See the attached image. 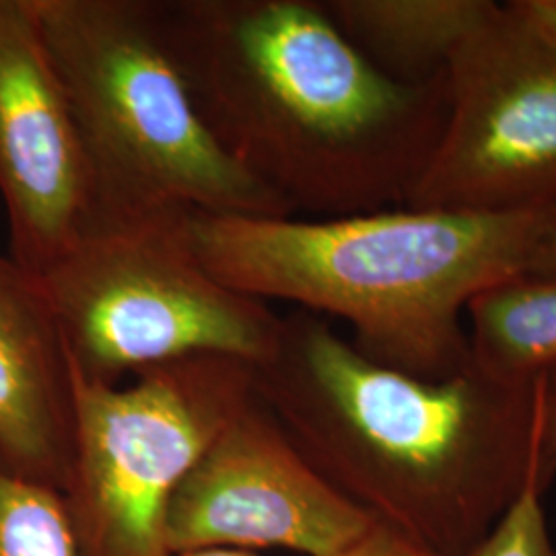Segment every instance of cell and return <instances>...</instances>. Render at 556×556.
<instances>
[{"instance_id":"1","label":"cell","mask_w":556,"mask_h":556,"mask_svg":"<svg viewBox=\"0 0 556 556\" xmlns=\"http://www.w3.org/2000/svg\"><path fill=\"white\" fill-rule=\"evenodd\" d=\"M254 392L342 497L439 555H470L532 480L556 477L540 379L501 383L472 365L413 378L303 309L280 318Z\"/></svg>"},{"instance_id":"2","label":"cell","mask_w":556,"mask_h":556,"mask_svg":"<svg viewBox=\"0 0 556 556\" xmlns=\"http://www.w3.org/2000/svg\"><path fill=\"white\" fill-rule=\"evenodd\" d=\"M163 11L204 126L293 213L408 204L447 119V75L390 79L321 0H163Z\"/></svg>"},{"instance_id":"3","label":"cell","mask_w":556,"mask_h":556,"mask_svg":"<svg viewBox=\"0 0 556 556\" xmlns=\"http://www.w3.org/2000/svg\"><path fill=\"white\" fill-rule=\"evenodd\" d=\"M553 213L402 206L295 220L188 211L181 231L227 287L340 319L363 357L438 381L470 365L466 305L489 285L528 270Z\"/></svg>"},{"instance_id":"4","label":"cell","mask_w":556,"mask_h":556,"mask_svg":"<svg viewBox=\"0 0 556 556\" xmlns=\"http://www.w3.org/2000/svg\"><path fill=\"white\" fill-rule=\"evenodd\" d=\"M29 9L91 157L103 217H293L204 126L163 0H29Z\"/></svg>"},{"instance_id":"5","label":"cell","mask_w":556,"mask_h":556,"mask_svg":"<svg viewBox=\"0 0 556 556\" xmlns=\"http://www.w3.org/2000/svg\"><path fill=\"white\" fill-rule=\"evenodd\" d=\"M184 215L103 217L38 277L80 378L118 386L192 355L258 367L275 351L282 316L200 264L186 245Z\"/></svg>"},{"instance_id":"6","label":"cell","mask_w":556,"mask_h":556,"mask_svg":"<svg viewBox=\"0 0 556 556\" xmlns=\"http://www.w3.org/2000/svg\"><path fill=\"white\" fill-rule=\"evenodd\" d=\"M71 371L75 441L62 503L77 556H169V503L256 397L254 367L192 355L142 369L126 386Z\"/></svg>"},{"instance_id":"7","label":"cell","mask_w":556,"mask_h":556,"mask_svg":"<svg viewBox=\"0 0 556 556\" xmlns=\"http://www.w3.org/2000/svg\"><path fill=\"white\" fill-rule=\"evenodd\" d=\"M450 108L408 208H556V48L498 2L447 66Z\"/></svg>"},{"instance_id":"8","label":"cell","mask_w":556,"mask_h":556,"mask_svg":"<svg viewBox=\"0 0 556 556\" xmlns=\"http://www.w3.org/2000/svg\"><path fill=\"white\" fill-rule=\"evenodd\" d=\"M371 523L254 397L179 484L167 509L165 546L169 556L258 548L337 556Z\"/></svg>"},{"instance_id":"9","label":"cell","mask_w":556,"mask_h":556,"mask_svg":"<svg viewBox=\"0 0 556 556\" xmlns=\"http://www.w3.org/2000/svg\"><path fill=\"white\" fill-rule=\"evenodd\" d=\"M0 199L11 258L36 277L103 219L91 157L29 0H0Z\"/></svg>"},{"instance_id":"10","label":"cell","mask_w":556,"mask_h":556,"mask_svg":"<svg viewBox=\"0 0 556 556\" xmlns=\"http://www.w3.org/2000/svg\"><path fill=\"white\" fill-rule=\"evenodd\" d=\"M75 441L66 342L40 278L0 256V470L62 495Z\"/></svg>"},{"instance_id":"11","label":"cell","mask_w":556,"mask_h":556,"mask_svg":"<svg viewBox=\"0 0 556 556\" xmlns=\"http://www.w3.org/2000/svg\"><path fill=\"white\" fill-rule=\"evenodd\" d=\"M338 29L404 85L447 75L457 48L495 11L493 0H321Z\"/></svg>"},{"instance_id":"12","label":"cell","mask_w":556,"mask_h":556,"mask_svg":"<svg viewBox=\"0 0 556 556\" xmlns=\"http://www.w3.org/2000/svg\"><path fill=\"white\" fill-rule=\"evenodd\" d=\"M470 365L501 383L532 386L556 369V277L519 273L466 305Z\"/></svg>"},{"instance_id":"13","label":"cell","mask_w":556,"mask_h":556,"mask_svg":"<svg viewBox=\"0 0 556 556\" xmlns=\"http://www.w3.org/2000/svg\"><path fill=\"white\" fill-rule=\"evenodd\" d=\"M0 556H77L60 493L0 470Z\"/></svg>"},{"instance_id":"14","label":"cell","mask_w":556,"mask_h":556,"mask_svg":"<svg viewBox=\"0 0 556 556\" xmlns=\"http://www.w3.org/2000/svg\"><path fill=\"white\" fill-rule=\"evenodd\" d=\"M546 491V482L532 480L468 556H556V542L544 511Z\"/></svg>"},{"instance_id":"15","label":"cell","mask_w":556,"mask_h":556,"mask_svg":"<svg viewBox=\"0 0 556 556\" xmlns=\"http://www.w3.org/2000/svg\"><path fill=\"white\" fill-rule=\"evenodd\" d=\"M337 556H443L404 536L396 530L374 521L371 528Z\"/></svg>"},{"instance_id":"16","label":"cell","mask_w":556,"mask_h":556,"mask_svg":"<svg viewBox=\"0 0 556 556\" xmlns=\"http://www.w3.org/2000/svg\"><path fill=\"white\" fill-rule=\"evenodd\" d=\"M507 7L556 48V0H511Z\"/></svg>"},{"instance_id":"17","label":"cell","mask_w":556,"mask_h":556,"mask_svg":"<svg viewBox=\"0 0 556 556\" xmlns=\"http://www.w3.org/2000/svg\"><path fill=\"white\" fill-rule=\"evenodd\" d=\"M526 273L556 277V208L544 236L538 241L536 252L530 260Z\"/></svg>"},{"instance_id":"18","label":"cell","mask_w":556,"mask_h":556,"mask_svg":"<svg viewBox=\"0 0 556 556\" xmlns=\"http://www.w3.org/2000/svg\"><path fill=\"white\" fill-rule=\"evenodd\" d=\"M542 386V413H544V439L551 456L556 459V369L546 378H540Z\"/></svg>"},{"instance_id":"19","label":"cell","mask_w":556,"mask_h":556,"mask_svg":"<svg viewBox=\"0 0 556 556\" xmlns=\"http://www.w3.org/2000/svg\"><path fill=\"white\" fill-rule=\"evenodd\" d=\"M178 556H256L254 553H243V551H194V553H184Z\"/></svg>"}]
</instances>
